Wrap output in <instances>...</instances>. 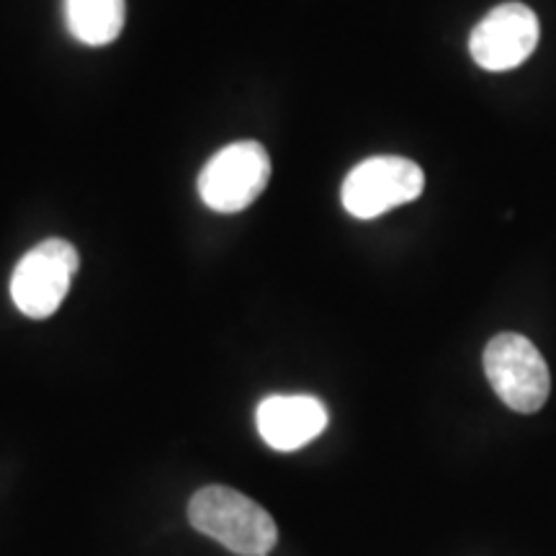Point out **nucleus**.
Returning <instances> with one entry per match:
<instances>
[{
    "label": "nucleus",
    "mask_w": 556,
    "mask_h": 556,
    "mask_svg": "<svg viewBox=\"0 0 556 556\" xmlns=\"http://www.w3.org/2000/svg\"><path fill=\"white\" fill-rule=\"evenodd\" d=\"M484 374L497 397L523 415L539 413L552 392V374L544 356L518 332H503L486 343Z\"/></svg>",
    "instance_id": "nucleus-2"
},
{
    "label": "nucleus",
    "mask_w": 556,
    "mask_h": 556,
    "mask_svg": "<svg viewBox=\"0 0 556 556\" xmlns=\"http://www.w3.org/2000/svg\"><path fill=\"white\" fill-rule=\"evenodd\" d=\"M426 189V173L417 163L397 155H377L348 173L340 189L345 212L356 219H374L389 208L409 204Z\"/></svg>",
    "instance_id": "nucleus-5"
},
{
    "label": "nucleus",
    "mask_w": 556,
    "mask_h": 556,
    "mask_svg": "<svg viewBox=\"0 0 556 556\" xmlns=\"http://www.w3.org/2000/svg\"><path fill=\"white\" fill-rule=\"evenodd\" d=\"M189 520L199 533L240 556H268L278 541L276 520L266 507L232 486L199 490L189 503Z\"/></svg>",
    "instance_id": "nucleus-1"
},
{
    "label": "nucleus",
    "mask_w": 556,
    "mask_h": 556,
    "mask_svg": "<svg viewBox=\"0 0 556 556\" xmlns=\"http://www.w3.org/2000/svg\"><path fill=\"white\" fill-rule=\"evenodd\" d=\"M255 426L274 451H296L328 428V407L309 394H270L255 409Z\"/></svg>",
    "instance_id": "nucleus-7"
},
{
    "label": "nucleus",
    "mask_w": 556,
    "mask_h": 556,
    "mask_svg": "<svg viewBox=\"0 0 556 556\" xmlns=\"http://www.w3.org/2000/svg\"><path fill=\"white\" fill-rule=\"evenodd\" d=\"M270 157L261 142L245 139L214 152L199 173V197L219 214H238L266 191Z\"/></svg>",
    "instance_id": "nucleus-4"
},
{
    "label": "nucleus",
    "mask_w": 556,
    "mask_h": 556,
    "mask_svg": "<svg viewBox=\"0 0 556 556\" xmlns=\"http://www.w3.org/2000/svg\"><path fill=\"white\" fill-rule=\"evenodd\" d=\"M80 268L75 245L62 238H50L31 248L11 274V299L21 315L47 319L65 302L70 283Z\"/></svg>",
    "instance_id": "nucleus-3"
},
{
    "label": "nucleus",
    "mask_w": 556,
    "mask_h": 556,
    "mask_svg": "<svg viewBox=\"0 0 556 556\" xmlns=\"http://www.w3.org/2000/svg\"><path fill=\"white\" fill-rule=\"evenodd\" d=\"M539 45V18L523 3H503L479 21L469 52L482 70L505 73L531 58Z\"/></svg>",
    "instance_id": "nucleus-6"
},
{
    "label": "nucleus",
    "mask_w": 556,
    "mask_h": 556,
    "mask_svg": "<svg viewBox=\"0 0 556 556\" xmlns=\"http://www.w3.org/2000/svg\"><path fill=\"white\" fill-rule=\"evenodd\" d=\"M124 18V0H65L67 31L88 47H103L119 39Z\"/></svg>",
    "instance_id": "nucleus-8"
}]
</instances>
